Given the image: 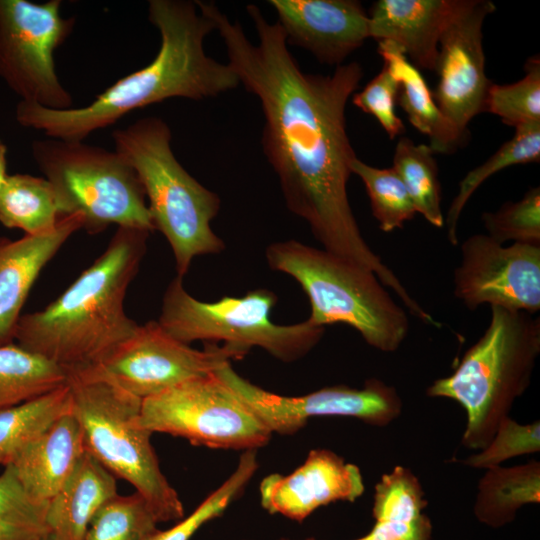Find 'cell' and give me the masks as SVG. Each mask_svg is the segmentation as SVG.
<instances>
[{
	"label": "cell",
	"instance_id": "6da1fadb",
	"mask_svg": "<svg viewBox=\"0 0 540 540\" xmlns=\"http://www.w3.org/2000/svg\"><path fill=\"white\" fill-rule=\"evenodd\" d=\"M215 24L240 84L255 95L264 116L262 150L278 177L287 208L308 224L323 249L372 271L397 296L406 289L361 234L347 193L357 157L346 125V105L359 88L358 62L331 74L304 72L280 25L258 6H246L257 32L254 44L238 21L213 2H197Z\"/></svg>",
	"mask_w": 540,
	"mask_h": 540
},
{
	"label": "cell",
	"instance_id": "7a4b0ae2",
	"mask_svg": "<svg viewBox=\"0 0 540 540\" xmlns=\"http://www.w3.org/2000/svg\"><path fill=\"white\" fill-rule=\"evenodd\" d=\"M148 20L158 29L161 43L147 66L119 79L85 107L52 110L20 101L18 123L49 138L83 141L136 109L175 97L205 100L240 85L228 63L206 54L204 40L215 24L195 1L150 0Z\"/></svg>",
	"mask_w": 540,
	"mask_h": 540
},
{
	"label": "cell",
	"instance_id": "3957f363",
	"mask_svg": "<svg viewBox=\"0 0 540 540\" xmlns=\"http://www.w3.org/2000/svg\"><path fill=\"white\" fill-rule=\"evenodd\" d=\"M149 234L118 227L105 251L56 300L21 315L14 341L69 373L104 359L139 325L126 314L124 300Z\"/></svg>",
	"mask_w": 540,
	"mask_h": 540
},
{
	"label": "cell",
	"instance_id": "277c9868",
	"mask_svg": "<svg viewBox=\"0 0 540 540\" xmlns=\"http://www.w3.org/2000/svg\"><path fill=\"white\" fill-rule=\"evenodd\" d=\"M540 353V318L491 307L483 335L463 355L454 372L435 380L430 397L458 402L466 412L462 445L481 450L514 401L528 388Z\"/></svg>",
	"mask_w": 540,
	"mask_h": 540
},
{
	"label": "cell",
	"instance_id": "5b68a950",
	"mask_svg": "<svg viewBox=\"0 0 540 540\" xmlns=\"http://www.w3.org/2000/svg\"><path fill=\"white\" fill-rule=\"evenodd\" d=\"M115 151L136 171L148 198L155 229L172 249L177 276L183 278L199 255L220 253L225 245L211 228L220 198L192 177L171 148V130L149 116L112 133Z\"/></svg>",
	"mask_w": 540,
	"mask_h": 540
},
{
	"label": "cell",
	"instance_id": "8992f818",
	"mask_svg": "<svg viewBox=\"0 0 540 540\" xmlns=\"http://www.w3.org/2000/svg\"><path fill=\"white\" fill-rule=\"evenodd\" d=\"M272 270L295 279L307 295V320L325 327L342 323L382 352L396 351L409 331V319L370 270L324 249L288 240L270 244Z\"/></svg>",
	"mask_w": 540,
	"mask_h": 540
},
{
	"label": "cell",
	"instance_id": "52a82bcc",
	"mask_svg": "<svg viewBox=\"0 0 540 540\" xmlns=\"http://www.w3.org/2000/svg\"><path fill=\"white\" fill-rule=\"evenodd\" d=\"M31 150L54 190L61 218L81 215L90 234L110 225L155 230L142 183L115 150L49 137L35 140Z\"/></svg>",
	"mask_w": 540,
	"mask_h": 540
},
{
	"label": "cell",
	"instance_id": "ba28073f",
	"mask_svg": "<svg viewBox=\"0 0 540 540\" xmlns=\"http://www.w3.org/2000/svg\"><path fill=\"white\" fill-rule=\"evenodd\" d=\"M68 384L86 452L115 477L132 484L159 523L182 520V501L161 471L152 433L138 424L142 400L105 381L69 375Z\"/></svg>",
	"mask_w": 540,
	"mask_h": 540
},
{
	"label": "cell",
	"instance_id": "9c48e42d",
	"mask_svg": "<svg viewBox=\"0 0 540 540\" xmlns=\"http://www.w3.org/2000/svg\"><path fill=\"white\" fill-rule=\"evenodd\" d=\"M182 279L177 276L168 285L158 320L170 336L182 343L223 341L248 351L258 346L283 362H292L311 351L323 336L325 327L307 319L292 325L273 323L270 313L277 296L268 289L208 303L191 296Z\"/></svg>",
	"mask_w": 540,
	"mask_h": 540
},
{
	"label": "cell",
	"instance_id": "30bf717a",
	"mask_svg": "<svg viewBox=\"0 0 540 540\" xmlns=\"http://www.w3.org/2000/svg\"><path fill=\"white\" fill-rule=\"evenodd\" d=\"M138 424L214 449L255 450L272 435L215 372L143 399Z\"/></svg>",
	"mask_w": 540,
	"mask_h": 540
},
{
	"label": "cell",
	"instance_id": "8fae6325",
	"mask_svg": "<svg viewBox=\"0 0 540 540\" xmlns=\"http://www.w3.org/2000/svg\"><path fill=\"white\" fill-rule=\"evenodd\" d=\"M62 2L0 0V78L20 98L52 110L72 108L56 73L54 52L70 36L75 18Z\"/></svg>",
	"mask_w": 540,
	"mask_h": 540
},
{
	"label": "cell",
	"instance_id": "7c38bea8",
	"mask_svg": "<svg viewBox=\"0 0 540 540\" xmlns=\"http://www.w3.org/2000/svg\"><path fill=\"white\" fill-rule=\"evenodd\" d=\"M247 353L244 348L225 343L207 342L204 349H194L170 336L158 321H149L138 325L100 362L69 375L108 382L143 400L211 374Z\"/></svg>",
	"mask_w": 540,
	"mask_h": 540
},
{
	"label": "cell",
	"instance_id": "4fadbf2b",
	"mask_svg": "<svg viewBox=\"0 0 540 540\" xmlns=\"http://www.w3.org/2000/svg\"><path fill=\"white\" fill-rule=\"evenodd\" d=\"M215 373L271 433L294 434L310 418L321 416L353 417L374 426H386L402 411V401L396 389L378 379L367 380L361 389L340 385L290 397L274 394L251 383L236 373L230 363Z\"/></svg>",
	"mask_w": 540,
	"mask_h": 540
},
{
	"label": "cell",
	"instance_id": "5bb4252c",
	"mask_svg": "<svg viewBox=\"0 0 540 540\" xmlns=\"http://www.w3.org/2000/svg\"><path fill=\"white\" fill-rule=\"evenodd\" d=\"M460 250L454 295L469 310L483 304L532 315L540 310V244L504 246L487 234H474Z\"/></svg>",
	"mask_w": 540,
	"mask_h": 540
},
{
	"label": "cell",
	"instance_id": "9a60e30c",
	"mask_svg": "<svg viewBox=\"0 0 540 540\" xmlns=\"http://www.w3.org/2000/svg\"><path fill=\"white\" fill-rule=\"evenodd\" d=\"M495 10L489 0H468L439 40L435 70L439 81L433 97L445 117L465 136L470 121L484 112L491 85L485 74L482 27Z\"/></svg>",
	"mask_w": 540,
	"mask_h": 540
},
{
	"label": "cell",
	"instance_id": "2e32d148",
	"mask_svg": "<svg viewBox=\"0 0 540 540\" xmlns=\"http://www.w3.org/2000/svg\"><path fill=\"white\" fill-rule=\"evenodd\" d=\"M288 44L339 66L369 38V17L355 0H270Z\"/></svg>",
	"mask_w": 540,
	"mask_h": 540
},
{
	"label": "cell",
	"instance_id": "e0dca14e",
	"mask_svg": "<svg viewBox=\"0 0 540 540\" xmlns=\"http://www.w3.org/2000/svg\"><path fill=\"white\" fill-rule=\"evenodd\" d=\"M262 507L302 522L321 506L354 502L364 492L360 469L328 449H313L289 475L270 474L260 483Z\"/></svg>",
	"mask_w": 540,
	"mask_h": 540
},
{
	"label": "cell",
	"instance_id": "ac0fdd59",
	"mask_svg": "<svg viewBox=\"0 0 540 540\" xmlns=\"http://www.w3.org/2000/svg\"><path fill=\"white\" fill-rule=\"evenodd\" d=\"M468 0H379L369 17V38L402 49L418 69L436 70L440 37Z\"/></svg>",
	"mask_w": 540,
	"mask_h": 540
},
{
	"label": "cell",
	"instance_id": "d6986e66",
	"mask_svg": "<svg viewBox=\"0 0 540 540\" xmlns=\"http://www.w3.org/2000/svg\"><path fill=\"white\" fill-rule=\"evenodd\" d=\"M83 229L79 214L62 217L50 232L11 241L0 238V345L14 342L21 309L45 265Z\"/></svg>",
	"mask_w": 540,
	"mask_h": 540
},
{
	"label": "cell",
	"instance_id": "ffe728a7",
	"mask_svg": "<svg viewBox=\"0 0 540 540\" xmlns=\"http://www.w3.org/2000/svg\"><path fill=\"white\" fill-rule=\"evenodd\" d=\"M85 452L80 423L70 412L21 449L8 466L30 495L50 501Z\"/></svg>",
	"mask_w": 540,
	"mask_h": 540
},
{
	"label": "cell",
	"instance_id": "44dd1931",
	"mask_svg": "<svg viewBox=\"0 0 540 540\" xmlns=\"http://www.w3.org/2000/svg\"><path fill=\"white\" fill-rule=\"evenodd\" d=\"M117 494L116 477L85 452L66 483L49 501V539L83 540L94 513Z\"/></svg>",
	"mask_w": 540,
	"mask_h": 540
},
{
	"label": "cell",
	"instance_id": "7402d4cb",
	"mask_svg": "<svg viewBox=\"0 0 540 540\" xmlns=\"http://www.w3.org/2000/svg\"><path fill=\"white\" fill-rule=\"evenodd\" d=\"M427 503L417 476L406 467H394L375 485L372 529L355 540H432Z\"/></svg>",
	"mask_w": 540,
	"mask_h": 540
},
{
	"label": "cell",
	"instance_id": "603a6c76",
	"mask_svg": "<svg viewBox=\"0 0 540 540\" xmlns=\"http://www.w3.org/2000/svg\"><path fill=\"white\" fill-rule=\"evenodd\" d=\"M378 53L399 83L397 103L407 114L409 122L429 138V146L434 153H454L466 136L442 113L420 70L394 43L378 42Z\"/></svg>",
	"mask_w": 540,
	"mask_h": 540
},
{
	"label": "cell",
	"instance_id": "cb8c5ba5",
	"mask_svg": "<svg viewBox=\"0 0 540 540\" xmlns=\"http://www.w3.org/2000/svg\"><path fill=\"white\" fill-rule=\"evenodd\" d=\"M486 470L479 481L473 507L479 522L491 528H500L512 522L524 505L540 502L538 461Z\"/></svg>",
	"mask_w": 540,
	"mask_h": 540
},
{
	"label": "cell",
	"instance_id": "d4e9b609",
	"mask_svg": "<svg viewBox=\"0 0 540 540\" xmlns=\"http://www.w3.org/2000/svg\"><path fill=\"white\" fill-rule=\"evenodd\" d=\"M61 219L47 179L29 174L8 175L0 187V223L25 235L52 231Z\"/></svg>",
	"mask_w": 540,
	"mask_h": 540
},
{
	"label": "cell",
	"instance_id": "484cf974",
	"mask_svg": "<svg viewBox=\"0 0 540 540\" xmlns=\"http://www.w3.org/2000/svg\"><path fill=\"white\" fill-rule=\"evenodd\" d=\"M69 371L19 346L0 345V408L21 404L68 384Z\"/></svg>",
	"mask_w": 540,
	"mask_h": 540
},
{
	"label": "cell",
	"instance_id": "4316f807",
	"mask_svg": "<svg viewBox=\"0 0 540 540\" xmlns=\"http://www.w3.org/2000/svg\"><path fill=\"white\" fill-rule=\"evenodd\" d=\"M70 412L69 384L21 404L0 408V465H8L28 443Z\"/></svg>",
	"mask_w": 540,
	"mask_h": 540
},
{
	"label": "cell",
	"instance_id": "83f0119b",
	"mask_svg": "<svg viewBox=\"0 0 540 540\" xmlns=\"http://www.w3.org/2000/svg\"><path fill=\"white\" fill-rule=\"evenodd\" d=\"M540 161V123L515 127L514 136L503 143L484 163L469 171L459 183V190L448 210L447 238L458 245L457 227L460 215L477 188L495 173L513 165Z\"/></svg>",
	"mask_w": 540,
	"mask_h": 540
},
{
	"label": "cell",
	"instance_id": "f1b7e54d",
	"mask_svg": "<svg viewBox=\"0 0 540 540\" xmlns=\"http://www.w3.org/2000/svg\"><path fill=\"white\" fill-rule=\"evenodd\" d=\"M392 168L403 182L416 213H420L431 225L443 227L438 165L430 146L415 144L408 137H400Z\"/></svg>",
	"mask_w": 540,
	"mask_h": 540
},
{
	"label": "cell",
	"instance_id": "f546056e",
	"mask_svg": "<svg viewBox=\"0 0 540 540\" xmlns=\"http://www.w3.org/2000/svg\"><path fill=\"white\" fill-rule=\"evenodd\" d=\"M158 523L141 494H117L94 513L83 540H145L158 529Z\"/></svg>",
	"mask_w": 540,
	"mask_h": 540
},
{
	"label": "cell",
	"instance_id": "4dcf8cb0",
	"mask_svg": "<svg viewBox=\"0 0 540 540\" xmlns=\"http://www.w3.org/2000/svg\"><path fill=\"white\" fill-rule=\"evenodd\" d=\"M49 501L30 495L10 466L0 474V540H44Z\"/></svg>",
	"mask_w": 540,
	"mask_h": 540
},
{
	"label": "cell",
	"instance_id": "1f68e13d",
	"mask_svg": "<svg viewBox=\"0 0 540 540\" xmlns=\"http://www.w3.org/2000/svg\"><path fill=\"white\" fill-rule=\"evenodd\" d=\"M351 172L364 183L372 214L384 232L404 227L416 214L412 200L392 167L377 168L358 157L351 163Z\"/></svg>",
	"mask_w": 540,
	"mask_h": 540
},
{
	"label": "cell",
	"instance_id": "d6a6232c",
	"mask_svg": "<svg viewBox=\"0 0 540 540\" xmlns=\"http://www.w3.org/2000/svg\"><path fill=\"white\" fill-rule=\"evenodd\" d=\"M525 75L511 84H493L488 88L484 112L499 116L506 125L518 127L540 123V58L527 59Z\"/></svg>",
	"mask_w": 540,
	"mask_h": 540
},
{
	"label": "cell",
	"instance_id": "836d02e7",
	"mask_svg": "<svg viewBox=\"0 0 540 540\" xmlns=\"http://www.w3.org/2000/svg\"><path fill=\"white\" fill-rule=\"evenodd\" d=\"M258 467L256 450L245 451L230 477L212 492L188 517L167 530L157 529L145 540H190L205 523L219 517L238 498Z\"/></svg>",
	"mask_w": 540,
	"mask_h": 540
},
{
	"label": "cell",
	"instance_id": "e575fe53",
	"mask_svg": "<svg viewBox=\"0 0 540 540\" xmlns=\"http://www.w3.org/2000/svg\"><path fill=\"white\" fill-rule=\"evenodd\" d=\"M481 218L487 235L501 244H540V188H530L519 201L504 203Z\"/></svg>",
	"mask_w": 540,
	"mask_h": 540
},
{
	"label": "cell",
	"instance_id": "d590c367",
	"mask_svg": "<svg viewBox=\"0 0 540 540\" xmlns=\"http://www.w3.org/2000/svg\"><path fill=\"white\" fill-rule=\"evenodd\" d=\"M539 450V421L520 424L507 416L500 421L487 446L479 453L469 456L464 464L473 468L490 469L500 466L510 458L536 453Z\"/></svg>",
	"mask_w": 540,
	"mask_h": 540
},
{
	"label": "cell",
	"instance_id": "8d00e7d4",
	"mask_svg": "<svg viewBox=\"0 0 540 540\" xmlns=\"http://www.w3.org/2000/svg\"><path fill=\"white\" fill-rule=\"evenodd\" d=\"M399 93V83L383 64L381 71L366 86L352 96L353 104L363 112L372 115L390 139L405 132L403 121L395 111Z\"/></svg>",
	"mask_w": 540,
	"mask_h": 540
},
{
	"label": "cell",
	"instance_id": "74e56055",
	"mask_svg": "<svg viewBox=\"0 0 540 540\" xmlns=\"http://www.w3.org/2000/svg\"><path fill=\"white\" fill-rule=\"evenodd\" d=\"M7 148L5 144L0 140V187L8 177L7 174V161H6Z\"/></svg>",
	"mask_w": 540,
	"mask_h": 540
},
{
	"label": "cell",
	"instance_id": "f35d334b",
	"mask_svg": "<svg viewBox=\"0 0 540 540\" xmlns=\"http://www.w3.org/2000/svg\"><path fill=\"white\" fill-rule=\"evenodd\" d=\"M281 540H288V539H281ZM305 540H316L315 538H307Z\"/></svg>",
	"mask_w": 540,
	"mask_h": 540
},
{
	"label": "cell",
	"instance_id": "ab89813d",
	"mask_svg": "<svg viewBox=\"0 0 540 540\" xmlns=\"http://www.w3.org/2000/svg\"><path fill=\"white\" fill-rule=\"evenodd\" d=\"M44 540H50L49 537H48V535L44 538Z\"/></svg>",
	"mask_w": 540,
	"mask_h": 540
}]
</instances>
